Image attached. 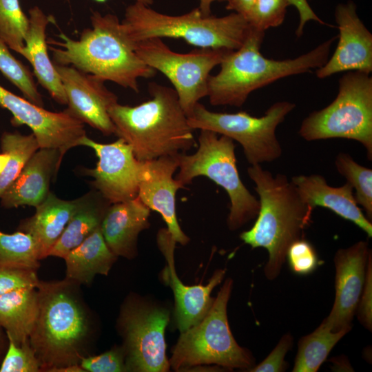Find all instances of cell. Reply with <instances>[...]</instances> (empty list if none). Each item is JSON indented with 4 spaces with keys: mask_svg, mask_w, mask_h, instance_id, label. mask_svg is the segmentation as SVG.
Returning <instances> with one entry per match:
<instances>
[{
    "mask_svg": "<svg viewBox=\"0 0 372 372\" xmlns=\"http://www.w3.org/2000/svg\"><path fill=\"white\" fill-rule=\"evenodd\" d=\"M77 145L92 148L98 157L96 166L85 169L86 176L93 178L92 185L110 203L133 199L138 196L140 161L131 146L118 138L111 143H97L86 135Z\"/></svg>",
    "mask_w": 372,
    "mask_h": 372,
    "instance_id": "14",
    "label": "cell"
},
{
    "mask_svg": "<svg viewBox=\"0 0 372 372\" xmlns=\"http://www.w3.org/2000/svg\"><path fill=\"white\" fill-rule=\"evenodd\" d=\"M232 285L227 279L204 318L181 333L169 361L173 369L211 364L229 369L254 366V357L238 344L229 326L227 307Z\"/></svg>",
    "mask_w": 372,
    "mask_h": 372,
    "instance_id": "8",
    "label": "cell"
},
{
    "mask_svg": "<svg viewBox=\"0 0 372 372\" xmlns=\"http://www.w3.org/2000/svg\"><path fill=\"white\" fill-rule=\"evenodd\" d=\"M9 160V155L7 153H0V175L6 168L8 161Z\"/></svg>",
    "mask_w": 372,
    "mask_h": 372,
    "instance_id": "46",
    "label": "cell"
},
{
    "mask_svg": "<svg viewBox=\"0 0 372 372\" xmlns=\"http://www.w3.org/2000/svg\"><path fill=\"white\" fill-rule=\"evenodd\" d=\"M286 259L291 270L301 276L311 273L320 265L315 248L304 238L299 239L289 246Z\"/></svg>",
    "mask_w": 372,
    "mask_h": 372,
    "instance_id": "36",
    "label": "cell"
},
{
    "mask_svg": "<svg viewBox=\"0 0 372 372\" xmlns=\"http://www.w3.org/2000/svg\"><path fill=\"white\" fill-rule=\"evenodd\" d=\"M1 146L2 152L9 155V160L0 175V198L39 149V143L32 133L23 135L18 132H4L1 138Z\"/></svg>",
    "mask_w": 372,
    "mask_h": 372,
    "instance_id": "29",
    "label": "cell"
},
{
    "mask_svg": "<svg viewBox=\"0 0 372 372\" xmlns=\"http://www.w3.org/2000/svg\"><path fill=\"white\" fill-rule=\"evenodd\" d=\"M2 358H3V357L0 356V364L1 362Z\"/></svg>",
    "mask_w": 372,
    "mask_h": 372,
    "instance_id": "48",
    "label": "cell"
},
{
    "mask_svg": "<svg viewBox=\"0 0 372 372\" xmlns=\"http://www.w3.org/2000/svg\"><path fill=\"white\" fill-rule=\"evenodd\" d=\"M96 2H98V3H105L107 0H93ZM135 1H137V2H140V3H142L145 5H147V6H152L154 3V1L153 0H135Z\"/></svg>",
    "mask_w": 372,
    "mask_h": 372,
    "instance_id": "47",
    "label": "cell"
},
{
    "mask_svg": "<svg viewBox=\"0 0 372 372\" xmlns=\"http://www.w3.org/2000/svg\"><path fill=\"white\" fill-rule=\"evenodd\" d=\"M293 342V336L286 333L279 340L275 348L268 356L259 364L253 366L249 370L252 372H282L287 369V363L285 357Z\"/></svg>",
    "mask_w": 372,
    "mask_h": 372,
    "instance_id": "39",
    "label": "cell"
},
{
    "mask_svg": "<svg viewBox=\"0 0 372 372\" xmlns=\"http://www.w3.org/2000/svg\"><path fill=\"white\" fill-rule=\"evenodd\" d=\"M54 66L66 96L65 110L104 135L115 134L108 110L118 102V97L106 87L105 81L72 65Z\"/></svg>",
    "mask_w": 372,
    "mask_h": 372,
    "instance_id": "15",
    "label": "cell"
},
{
    "mask_svg": "<svg viewBox=\"0 0 372 372\" xmlns=\"http://www.w3.org/2000/svg\"><path fill=\"white\" fill-rule=\"evenodd\" d=\"M295 107L293 103L278 101L271 105L263 116L256 117L242 111L211 112L198 103L187 119L194 130H210L237 141L242 147L247 162L251 165H260L281 156L282 149L276 137V128Z\"/></svg>",
    "mask_w": 372,
    "mask_h": 372,
    "instance_id": "10",
    "label": "cell"
},
{
    "mask_svg": "<svg viewBox=\"0 0 372 372\" xmlns=\"http://www.w3.org/2000/svg\"><path fill=\"white\" fill-rule=\"evenodd\" d=\"M338 173L344 176L355 189L358 205L364 209L366 216L372 219V169L355 161L347 153L340 152L335 159Z\"/></svg>",
    "mask_w": 372,
    "mask_h": 372,
    "instance_id": "31",
    "label": "cell"
},
{
    "mask_svg": "<svg viewBox=\"0 0 372 372\" xmlns=\"http://www.w3.org/2000/svg\"><path fill=\"white\" fill-rule=\"evenodd\" d=\"M178 154L140 161L137 196L161 215L173 239L185 245L189 238L182 231L176 211V194L185 186L173 177L179 165Z\"/></svg>",
    "mask_w": 372,
    "mask_h": 372,
    "instance_id": "17",
    "label": "cell"
},
{
    "mask_svg": "<svg viewBox=\"0 0 372 372\" xmlns=\"http://www.w3.org/2000/svg\"><path fill=\"white\" fill-rule=\"evenodd\" d=\"M339 30L338 43L331 58L316 74L324 79L342 72H360L369 74L372 71V34L356 13L352 1L338 4L335 11Z\"/></svg>",
    "mask_w": 372,
    "mask_h": 372,
    "instance_id": "18",
    "label": "cell"
},
{
    "mask_svg": "<svg viewBox=\"0 0 372 372\" xmlns=\"http://www.w3.org/2000/svg\"><path fill=\"white\" fill-rule=\"evenodd\" d=\"M29 28L24 46L19 54L32 65L34 75L58 103L67 105V99L60 76L48 52L46 29L51 18L38 6L28 10Z\"/></svg>",
    "mask_w": 372,
    "mask_h": 372,
    "instance_id": "23",
    "label": "cell"
},
{
    "mask_svg": "<svg viewBox=\"0 0 372 372\" xmlns=\"http://www.w3.org/2000/svg\"><path fill=\"white\" fill-rule=\"evenodd\" d=\"M215 1H227V0H199V9L204 16L211 15V6Z\"/></svg>",
    "mask_w": 372,
    "mask_h": 372,
    "instance_id": "43",
    "label": "cell"
},
{
    "mask_svg": "<svg viewBox=\"0 0 372 372\" xmlns=\"http://www.w3.org/2000/svg\"><path fill=\"white\" fill-rule=\"evenodd\" d=\"M110 205L96 190L80 197L76 210L48 256L63 258L101 226Z\"/></svg>",
    "mask_w": 372,
    "mask_h": 372,
    "instance_id": "26",
    "label": "cell"
},
{
    "mask_svg": "<svg viewBox=\"0 0 372 372\" xmlns=\"http://www.w3.org/2000/svg\"><path fill=\"white\" fill-rule=\"evenodd\" d=\"M370 255L366 271L364 288L358 302L356 313L360 322L368 330L372 328V265Z\"/></svg>",
    "mask_w": 372,
    "mask_h": 372,
    "instance_id": "40",
    "label": "cell"
},
{
    "mask_svg": "<svg viewBox=\"0 0 372 372\" xmlns=\"http://www.w3.org/2000/svg\"><path fill=\"white\" fill-rule=\"evenodd\" d=\"M79 285L67 278L39 280V312L29 340L41 371L79 364L89 355L92 322Z\"/></svg>",
    "mask_w": 372,
    "mask_h": 372,
    "instance_id": "1",
    "label": "cell"
},
{
    "mask_svg": "<svg viewBox=\"0 0 372 372\" xmlns=\"http://www.w3.org/2000/svg\"><path fill=\"white\" fill-rule=\"evenodd\" d=\"M290 5H292L296 7L297 9L299 16H300V22L298 27L296 31V36L298 37H300L304 30V25L307 22L310 21H317L322 25H324L325 23L322 21L313 11L311 8L309 4V0H289Z\"/></svg>",
    "mask_w": 372,
    "mask_h": 372,
    "instance_id": "41",
    "label": "cell"
},
{
    "mask_svg": "<svg viewBox=\"0 0 372 372\" xmlns=\"http://www.w3.org/2000/svg\"><path fill=\"white\" fill-rule=\"evenodd\" d=\"M92 28L83 30L78 40L61 33V41H48L55 65H72L104 81H111L138 92V79H149L156 71L136 54L115 14L94 11Z\"/></svg>",
    "mask_w": 372,
    "mask_h": 372,
    "instance_id": "2",
    "label": "cell"
},
{
    "mask_svg": "<svg viewBox=\"0 0 372 372\" xmlns=\"http://www.w3.org/2000/svg\"><path fill=\"white\" fill-rule=\"evenodd\" d=\"M79 203V198L65 200L50 192L36 207L35 214L22 220L19 230L30 234L37 242L40 260L48 257L50 249L62 234Z\"/></svg>",
    "mask_w": 372,
    "mask_h": 372,
    "instance_id": "24",
    "label": "cell"
},
{
    "mask_svg": "<svg viewBox=\"0 0 372 372\" xmlns=\"http://www.w3.org/2000/svg\"><path fill=\"white\" fill-rule=\"evenodd\" d=\"M8 340L6 333L0 325V356L3 357L8 348Z\"/></svg>",
    "mask_w": 372,
    "mask_h": 372,
    "instance_id": "45",
    "label": "cell"
},
{
    "mask_svg": "<svg viewBox=\"0 0 372 372\" xmlns=\"http://www.w3.org/2000/svg\"><path fill=\"white\" fill-rule=\"evenodd\" d=\"M39 312L35 287L18 289L0 296V325L17 344L29 339Z\"/></svg>",
    "mask_w": 372,
    "mask_h": 372,
    "instance_id": "27",
    "label": "cell"
},
{
    "mask_svg": "<svg viewBox=\"0 0 372 372\" xmlns=\"http://www.w3.org/2000/svg\"><path fill=\"white\" fill-rule=\"evenodd\" d=\"M256 0H227L226 9L233 10L245 19Z\"/></svg>",
    "mask_w": 372,
    "mask_h": 372,
    "instance_id": "42",
    "label": "cell"
},
{
    "mask_svg": "<svg viewBox=\"0 0 372 372\" xmlns=\"http://www.w3.org/2000/svg\"><path fill=\"white\" fill-rule=\"evenodd\" d=\"M371 254L366 241L339 249L334 256L335 299L323 320L333 331H349L364 288L368 259Z\"/></svg>",
    "mask_w": 372,
    "mask_h": 372,
    "instance_id": "16",
    "label": "cell"
},
{
    "mask_svg": "<svg viewBox=\"0 0 372 372\" xmlns=\"http://www.w3.org/2000/svg\"><path fill=\"white\" fill-rule=\"evenodd\" d=\"M247 174L255 184L260 207L254 225L240 238L253 249L267 250L264 273L272 280L279 276L289 246L304 238L313 209L304 203L286 175L273 176L260 165L249 167Z\"/></svg>",
    "mask_w": 372,
    "mask_h": 372,
    "instance_id": "3",
    "label": "cell"
},
{
    "mask_svg": "<svg viewBox=\"0 0 372 372\" xmlns=\"http://www.w3.org/2000/svg\"><path fill=\"white\" fill-rule=\"evenodd\" d=\"M150 209L136 198L111 204L103 217L101 229L110 250L117 256L134 258L137 254V239L150 224Z\"/></svg>",
    "mask_w": 372,
    "mask_h": 372,
    "instance_id": "22",
    "label": "cell"
},
{
    "mask_svg": "<svg viewBox=\"0 0 372 372\" xmlns=\"http://www.w3.org/2000/svg\"><path fill=\"white\" fill-rule=\"evenodd\" d=\"M50 372H85L79 364L54 368Z\"/></svg>",
    "mask_w": 372,
    "mask_h": 372,
    "instance_id": "44",
    "label": "cell"
},
{
    "mask_svg": "<svg viewBox=\"0 0 372 372\" xmlns=\"http://www.w3.org/2000/svg\"><path fill=\"white\" fill-rule=\"evenodd\" d=\"M179 172L175 178L183 186L205 176L222 187L230 200L227 225L236 230L256 218L260 204L243 184L236 164L234 141L216 132L201 130L197 151L178 154Z\"/></svg>",
    "mask_w": 372,
    "mask_h": 372,
    "instance_id": "7",
    "label": "cell"
},
{
    "mask_svg": "<svg viewBox=\"0 0 372 372\" xmlns=\"http://www.w3.org/2000/svg\"><path fill=\"white\" fill-rule=\"evenodd\" d=\"M39 260L38 245L30 234L19 230L13 234L0 231V267L37 270Z\"/></svg>",
    "mask_w": 372,
    "mask_h": 372,
    "instance_id": "30",
    "label": "cell"
},
{
    "mask_svg": "<svg viewBox=\"0 0 372 372\" xmlns=\"http://www.w3.org/2000/svg\"><path fill=\"white\" fill-rule=\"evenodd\" d=\"M291 181L304 203L310 208L329 209L354 223L369 237L372 236V223L358 206L353 188L348 182L340 187H332L320 174L294 176Z\"/></svg>",
    "mask_w": 372,
    "mask_h": 372,
    "instance_id": "21",
    "label": "cell"
},
{
    "mask_svg": "<svg viewBox=\"0 0 372 372\" xmlns=\"http://www.w3.org/2000/svg\"><path fill=\"white\" fill-rule=\"evenodd\" d=\"M39 282L35 269L0 267V296L21 288H37Z\"/></svg>",
    "mask_w": 372,
    "mask_h": 372,
    "instance_id": "38",
    "label": "cell"
},
{
    "mask_svg": "<svg viewBox=\"0 0 372 372\" xmlns=\"http://www.w3.org/2000/svg\"><path fill=\"white\" fill-rule=\"evenodd\" d=\"M158 247L167 261L163 277L174 293V318L180 333L198 324L206 315L214 299L210 296L213 289L221 282L225 269H218L206 285L187 286L178 278L174 266V249L176 242L167 229H161L157 236Z\"/></svg>",
    "mask_w": 372,
    "mask_h": 372,
    "instance_id": "19",
    "label": "cell"
},
{
    "mask_svg": "<svg viewBox=\"0 0 372 372\" xmlns=\"http://www.w3.org/2000/svg\"><path fill=\"white\" fill-rule=\"evenodd\" d=\"M28 28L19 0H0V39L10 49L20 54Z\"/></svg>",
    "mask_w": 372,
    "mask_h": 372,
    "instance_id": "32",
    "label": "cell"
},
{
    "mask_svg": "<svg viewBox=\"0 0 372 372\" xmlns=\"http://www.w3.org/2000/svg\"><path fill=\"white\" fill-rule=\"evenodd\" d=\"M85 372L127 371L125 353L122 347H115L96 355H86L80 362Z\"/></svg>",
    "mask_w": 372,
    "mask_h": 372,
    "instance_id": "37",
    "label": "cell"
},
{
    "mask_svg": "<svg viewBox=\"0 0 372 372\" xmlns=\"http://www.w3.org/2000/svg\"><path fill=\"white\" fill-rule=\"evenodd\" d=\"M299 135L307 141L346 138L360 143L372 159V78L348 72L339 80L335 99L302 122Z\"/></svg>",
    "mask_w": 372,
    "mask_h": 372,
    "instance_id": "9",
    "label": "cell"
},
{
    "mask_svg": "<svg viewBox=\"0 0 372 372\" xmlns=\"http://www.w3.org/2000/svg\"><path fill=\"white\" fill-rule=\"evenodd\" d=\"M264 37L265 32L251 28L244 43L227 53L220 64V71L208 78L207 96L211 105L241 107L258 89L320 68L328 60L336 38L333 37L294 59L274 60L260 52Z\"/></svg>",
    "mask_w": 372,
    "mask_h": 372,
    "instance_id": "5",
    "label": "cell"
},
{
    "mask_svg": "<svg viewBox=\"0 0 372 372\" xmlns=\"http://www.w3.org/2000/svg\"><path fill=\"white\" fill-rule=\"evenodd\" d=\"M63 157L57 149L39 148L1 195V206L10 209L39 205L50 193V181L57 174Z\"/></svg>",
    "mask_w": 372,
    "mask_h": 372,
    "instance_id": "20",
    "label": "cell"
},
{
    "mask_svg": "<svg viewBox=\"0 0 372 372\" xmlns=\"http://www.w3.org/2000/svg\"><path fill=\"white\" fill-rule=\"evenodd\" d=\"M289 6V0H256L246 20L251 28L265 32L283 23Z\"/></svg>",
    "mask_w": 372,
    "mask_h": 372,
    "instance_id": "34",
    "label": "cell"
},
{
    "mask_svg": "<svg viewBox=\"0 0 372 372\" xmlns=\"http://www.w3.org/2000/svg\"><path fill=\"white\" fill-rule=\"evenodd\" d=\"M169 320V311L164 307L135 298L126 300L118 326L123 338L127 371H169L165 340Z\"/></svg>",
    "mask_w": 372,
    "mask_h": 372,
    "instance_id": "12",
    "label": "cell"
},
{
    "mask_svg": "<svg viewBox=\"0 0 372 372\" xmlns=\"http://www.w3.org/2000/svg\"><path fill=\"white\" fill-rule=\"evenodd\" d=\"M121 25L131 44L152 38H174L198 48L227 50L238 49L251 29L236 12L220 17L204 16L198 7L172 16L137 1L126 8Z\"/></svg>",
    "mask_w": 372,
    "mask_h": 372,
    "instance_id": "6",
    "label": "cell"
},
{
    "mask_svg": "<svg viewBox=\"0 0 372 372\" xmlns=\"http://www.w3.org/2000/svg\"><path fill=\"white\" fill-rule=\"evenodd\" d=\"M0 72L21 92L26 99L43 107L42 96L35 84L32 73L11 54L8 45L1 39Z\"/></svg>",
    "mask_w": 372,
    "mask_h": 372,
    "instance_id": "33",
    "label": "cell"
},
{
    "mask_svg": "<svg viewBox=\"0 0 372 372\" xmlns=\"http://www.w3.org/2000/svg\"><path fill=\"white\" fill-rule=\"evenodd\" d=\"M0 107L12 115L14 126L27 125L37 138L39 148L59 149L62 156L78 146L86 135L84 123L66 110L54 112L21 98L0 85Z\"/></svg>",
    "mask_w": 372,
    "mask_h": 372,
    "instance_id": "13",
    "label": "cell"
},
{
    "mask_svg": "<svg viewBox=\"0 0 372 372\" xmlns=\"http://www.w3.org/2000/svg\"><path fill=\"white\" fill-rule=\"evenodd\" d=\"M8 344L0 364V372L41 371L39 361L29 339L17 344L8 338Z\"/></svg>",
    "mask_w": 372,
    "mask_h": 372,
    "instance_id": "35",
    "label": "cell"
},
{
    "mask_svg": "<svg viewBox=\"0 0 372 372\" xmlns=\"http://www.w3.org/2000/svg\"><path fill=\"white\" fill-rule=\"evenodd\" d=\"M151 99L136 106L118 102L108 110L116 134L138 161L185 153L198 146L174 88L149 83Z\"/></svg>",
    "mask_w": 372,
    "mask_h": 372,
    "instance_id": "4",
    "label": "cell"
},
{
    "mask_svg": "<svg viewBox=\"0 0 372 372\" xmlns=\"http://www.w3.org/2000/svg\"><path fill=\"white\" fill-rule=\"evenodd\" d=\"M349 331H333L322 322L312 333L298 342L293 372H316L335 345Z\"/></svg>",
    "mask_w": 372,
    "mask_h": 372,
    "instance_id": "28",
    "label": "cell"
},
{
    "mask_svg": "<svg viewBox=\"0 0 372 372\" xmlns=\"http://www.w3.org/2000/svg\"><path fill=\"white\" fill-rule=\"evenodd\" d=\"M132 45L146 65L161 72L171 82L187 117L192 115L199 101L207 96L211 71L231 51L198 48L187 53H178L171 50L160 38L143 40Z\"/></svg>",
    "mask_w": 372,
    "mask_h": 372,
    "instance_id": "11",
    "label": "cell"
},
{
    "mask_svg": "<svg viewBox=\"0 0 372 372\" xmlns=\"http://www.w3.org/2000/svg\"><path fill=\"white\" fill-rule=\"evenodd\" d=\"M117 258L107 246L100 226L63 258L65 278L89 285L97 274L107 276Z\"/></svg>",
    "mask_w": 372,
    "mask_h": 372,
    "instance_id": "25",
    "label": "cell"
}]
</instances>
